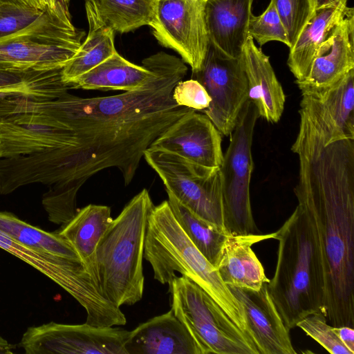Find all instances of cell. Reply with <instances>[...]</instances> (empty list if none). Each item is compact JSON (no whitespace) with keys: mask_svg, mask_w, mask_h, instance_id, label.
Returning <instances> with one entry per match:
<instances>
[{"mask_svg":"<svg viewBox=\"0 0 354 354\" xmlns=\"http://www.w3.org/2000/svg\"><path fill=\"white\" fill-rule=\"evenodd\" d=\"M248 34L261 46L270 41H278L290 48L286 31L272 0L259 16H251Z\"/></svg>","mask_w":354,"mask_h":354,"instance_id":"cell-31","label":"cell"},{"mask_svg":"<svg viewBox=\"0 0 354 354\" xmlns=\"http://www.w3.org/2000/svg\"><path fill=\"white\" fill-rule=\"evenodd\" d=\"M112 220L109 206L89 204L77 209L75 216L57 232L74 249L98 286L96 249Z\"/></svg>","mask_w":354,"mask_h":354,"instance_id":"cell-23","label":"cell"},{"mask_svg":"<svg viewBox=\"0 0 354 354\" xmlns=\"http://www.w3.org/2000/svg\"><path fill=\"white\" fill-rule=\"evenodd\" d=\"M167 193V201L176 221L195 247L216 268L223 245L230 235L196 216L170 192Z\"/></svg>","mask_w":354,"mask_h":354,"instance_id":"cell-28","label":"cell"},{"mask_svg":"<svg viewBox=\"0 0 354 354\" xmlns=\"http://www.w3.org/2000/svg\"><path fill=\"white\" fill-rule=\"evenodd\" d=\"M2 1H3V0H0V3H1Z\"/></svg>","mask_w":354,"mask_h":354,"instance_id":"cell-39","label":"cell"},{"mask_svg":"<svg viewBox=\"0 0 354 354\" xmlns=\"http://www.w3.org/2000/svg\"><path fill=\"white\" fill-rule=\"evenodd\" d=\"M267 283L258 291L228 287L243 306L248 329L259 354H295L290 330L277 310Z\"/></svg>","mask_w":354,"mask_h":354,"instance_id":"cell-16","label":"cell"},{"mask_svg":"<svg viewBox=\"0 0 354 354\" xmlns=\"http://www.w3.org/2000/svg\"><path fill=\"white\" fill-rule=\"evenodd\" d=\"M39 1L44 9L47 8L55 10L59 6L68 7L70 0H39Z\"/></svg>","mask_w":354,"mask_h":354,"instance_id":"cell-36","label":"cell"},{"mask_svg":"<svg viewBox=\"0 0 354 354\" xmlns=\"http://www.w3.org/2000/svg\"><path fill=\"white\" fill-rule=\"evenodd\" d=\"M172 97L179 106L195 111L205 110L211 102V97L205 87L193 78L179 81L174 88Z\"/></svg>","mask_w":354,"mask_h":354,"instance_id":"cell-34","label":"cell"},{"mask_svg":"<svg viewBox=\"0 0 354 354\" xmlns=\"http://www.w3.org/2000/svg\"><path fill=\"white\" fill-rule=\"evenodd\" d=\"M71 145L69 131L48 116L25 113L0 118V158Z\"/></svg>","mask_w":354,"mask_h":354,"instance_id":"cell-15","label":"cell"},{"mask_svg":"<svg viewBox=\"0 0 354 354\" xmlns=\"http://www.w3.org/2000/svg\"><path fill=\"white\" fill-rule=\"evenodd\" d=\"M348 8L347 0H315L313 17L290 48L287 64L295 81L305 78L313 60L329 49L335 27Z\"/></svg>","mask_w":354,"mask_h":354,"instance_id":"cell-17","label":"cell"},{"mask_svg":"<svg viewBox=\"0 0 354 354\" xmlns=\"http://www.w3.org/2000/svg\"><path fill=\"white\" fill-rule=\"evenodd\" d=\"M142 64L151 75L139 89L95 97L67 92L41 102L18 97L9 115H44L69 131L72 145L62 148L70 164L72 186L77 192L89 178L111 167L120 170L128 185L153 142L194 110L179 106L172 97L174 88L187 72L182 59L161 51L143 59Z\"/></svg>","mask_w":354,"mask_h":354,"instance_id":"cell-1","label":"cell"},{"mask_svg":"<svg viewBox=\"0 0 354 354\" xmlns=\"http://www.w3.org/2000/svg\"><path fill=\"white\" fill-rule=\"evenodd\" d=\"M292 151L299 159L294 192L315 229L324 279V310L333 326H354V140L325 145L300 113Z\"/></svg>","mask_w":354,"mask_h":354,"instance_id":"cell-2","label":"cell"},{"mask_svg":"<svg viewBox=\"0 0 354 354\" xmlns=\"http://www.w3.org/2000/svg\"><path fill=\"white\" fill-rule=\"evenodd\" d=\"M279 241L275 272L267 283L272 301L290 330L306 316L324 310V279L317 235L306 212L297 205L274 232Z\"/></svg>","mask_w":354,"mask_h":354,"instance_id":"cell-3","label":"cell"},{"mask_svg":"<svg viewBox=\"0 0 354 354\" xmlns=\"http://www.w3.org/2000/svg\"><path fill=\"white\" fill-rule=\"evenodd\" d=\"M129 332L118 327L51 322L28 328L19 346L27 354H127Z\"/></svg>","mask_w":354,"mask_h":354,"instance_id":"cell-12","label":"cell"},{"mask_svg":"<svg viewBox=\"0 0 354 354\" xmlns=\"http://www.w3.org/2000/svg\"><path fill=\"white\" fill-rule=\"evenodd\" d=\"M62 68L0 71V94L23 95L35 102L55 99L71 89L62 80Z\"/></svg>","mask_w":354,"mask_h":354,"instance_id":"cell-27","label":"cell"},{"mask_svg":"<svg viewBox=\"0 0 354 354\" xmlns=\"http://www.w3.org/2000/svg\"><path fill=\"white\" fill-rule=\"evenodd\" d=\"M15 346L10 344L6 339L0 337V354H12Z\"/></svg>","mask_w":354,"mask_h":354,"instance_id":"cell-37","label":"cell"},{"mask_svg":"<svg viewBox=\"0 0 354 354\" xmlns=\"http://www.w3.org/2000/svg\"><path fill=\"white\" fill-rule=\"evenodd\" d=\"M169 286L171 309L202 354H259L255 343L191 279L176 275Z\"/></svg>","mask_w":354,"mask_h":354,"instance_id":"cell-7","label":"cell"},{"mask_svg":"<svg viewBox=\"0 0 354 354\" xmlns=\"http://www.w3.org/2000/svg\"><path fill=\"white\" fill-rule=\"evenodd\" d=\"M104 22L114 32L125 33L153 19L158 0H94Z\"/></svg>","mask_w":354,"mask_h":354,"instance_id":"cell-29","label":"cell"},{"mask_svg":"<svg viewBox=\"0 0 354 354\" xmlns=\"http://www.w3.org/2000/svg\"><path fill=\"white\" fill-rule=\"evenodd\" d=\"M354 69V9L348 7L333 32L330 48L313 62L309 72L295 81L301 93L324 91Z\"/></svg>","mask_w":354,"mask_h":354,"instance_id":"cell-18","label":"cell"},{"mask_svg":"<svg viewBox=\"0 0 354 354\" xmlns=\"http://www.w3.org/2000/svg\"><path fill=\"white\" fill-rule=\"evenodd\" d=\"M0 233L26 249L50 259L80 260L71 245L57 232H48L31 225L12 213L0 211Z\"/></svg>","mask_w":354,"mask_h":354,"instance_id":"cell-26","label":"cell"},{"mask_svg":"<svg viewBox=\"0 0 354 354\" xmlns=\"http://www.w3.org/2000/svg\"><path fill=\"white\" fill-rule=\"evenodd\" d=\"M151 71L145 65H136L117 51L103 62L69 83L71 88L131 91L141 88Z\"/></svg>","mask_w":354,"mask_h":354,"instance_id":"cell-25","label":"cell"},{"mask_svg":"<svg viewBox=\"0 0 354 354\" xmlns=\"http://www.w3.org/2000/svg\"><path fill=\"white\" fill-rule=\"evenodd\" d=\"M286 31L290 48L313 17L315 0H272Z\"/></svg>","mask_w":354,"mask_h":354,"instance_id":"cell-30","label":"cell"},{"mask_svg":"<svg viewBox=\"0 0 354 354\" xmlns=\"http://www.w3.org/2000/svg\"><path fill=\"white\" fill-rule=\"evenodd\" d=\"M88 32L76 54L63 67L62 77L69 84L116 52L114 31L100 16L94 0H86Z\"/></svg>","mask_w":354,"mask_h":354,"instance_id":"cell-24","label":"cell"},{"mask_svg":"<svg viewBox=\"0 0 354 354\" xmlns=\"http://www.w3.org/2000/svg\"><path fill=\"white\" fill-rule=\"evenodd\" d=\"M254 0H205L209 43L225 55L239 58L249 37Z\"/></svg>","mask_w":354,"mask_h":354,"instance_id":"cell-21","label":"cell"},{"mask_svg":"<svg viewBox=\"0 0 354 354\" xmlns=\"http://www.w3.org/2000/svg\"><path fill=\"white\" fill-rule=\"evenodd\" d=\"M154 205L143 189L112 220L96 249L98 283L103 296L120 307L142 298V268L148 218Z\"/></svg>","mask_w":354,"mask_h":354,"instance_id":"cell-5","label":"cell"},{"mask_svg":"<svg viewBox=\"0 0 354 354\" xmlns=\"http://www.w3.org/2000/svg\"><path fill=\"white\" fill-rule=\"evenodd\" d=\"M221 136L206 115L192 110L168 127L150 147L200 165L220 168L223 160Z\"/></svg>","mask_w":354,"mask_h":354,"instance_id":"cell-14","label":"cell"},{"mask_svg":"<svg viewBox=\"0 0 354 354\" xmlns=\"http://www.w3.org/2000/svg\"><path fill=\"white\" fill-rule=\"evenodd\" d=\"M334 328L341 342L354 354L353 328L346 326Z\"/></svg>","mask_w":354,"mask_h":354,"instance_id":"cell-35","label":"cell"},{"mask_svg":"<svg viewBox=\"0 0 354 354\" xmlns=\"http://www.w3.org/2000/svg\"><path fill=\"white\" fill-rule=\"evenodd\" d=\"M274 239V232L229 236L223 245L216 270L227 286L258 291L270 279L252 246Z\"/></svg>","mask_w":354,"mask_h":354,"instance_id":"cell-22","label":"cell"},{"mask_svg":"<svg viewBox=\"0 0 354 354\" xmlns=\"http://www.w3.org/2000/svg\"><path fill=\"white\" fill-rule=\"evenodd\" d=\"M192 78L205 87L211 97L203 113L222 136H230L248 100V81L241 56H227L209 43L202 67L192 74Z\"/></svg>","mask_w":354,"mask_h":354,"instance_id":"cell-10","label":"cell"},{"mask_svg":"<svg viewBox=\"0 0 354 354\" xmlns=\"http://www.w3.org/2000/svg\"><path fill=\"white\" fill-rule=\"evenodd\" d=\"M44 10L8 1H2L0 3V37L12 34L28 26Z\"/></svg>","mask_w":354,"mask_h":354,"instance_id":"cell-33","label":"cell"},{"mask_svg":"<svg viewBox=\"0 0 354 354\" xmlns=\"http://www.w3.org/2000/svg\"><path fill=\"white\" fill-rule=\"evenodd\" d=\"M306 335L332 354H353L339 339L333 326L322 313L309 315L297 323Z\"/></svg>","mask_w":354,"mask_h":354,"instance_id":"cell-32","label":"cell"},{"mask_svg":"<svg viewBox=\"0 0 354 354\" xmlns=\"http://www.w3.org/2000/svg\"><path fill=\"white\" fill-rule=\"evenodd\" d=\"M84 35L73 24L68 7L46 8L28 26L0 37V71L62 68L77 52Z\"/></svg>","mask_w":354,"mask_h":354,"instance_id":"cell-6","label":"cell"},{"mask_svg":"<svg viewBox=\"0 0 354 354\" xmlns=\"http://www.w3.org/2000/svg\"><path fill=\"white\" fill-rule=\"evenodd\" d=\"M143 158L167 192L196 216L225 231L220 168L200 165L152 147Z\"/></svg>","mask_w":354,"mask_h":354,"instance_id":"cell-9","label":"cell"},{"mask_svg":"<svg viewBox=\"0 0 354 354\" xmlns=\"http://www.w3.org/2000/svg\"><path fill=\"white\" fill-rule=\"evenodd\" d=\"M299 111L316 128L325 145L354 140V69L324 91L301 93Z\"/></svg>","mask_w":354,"mask_h":354,"instance_id":"cell-13","label":"cell"},{"mask_svg":"<svg viewBox=\"0 0 354 354\" xmlns=\"http://www.w3.org/2000/svg\"><path fill=\"white\" fill-rule=\"evenodd\" d=\"M124 349L127 354H202L171 309L130 331Z\"/></svg>","mask_w":354,"mask_h":354,"instance_id":"cell-19","label":"cell"},{"mask_svg":"<svg viewBox=\"0 0 354 354\" xmlns=\"http://www.w3.org/2000/svg\"><path fill=\"white\" fill-rule=\"evenodd\" d=\"M259 118L257 107L248 100L230 135V144L220 167L224 229L230 236L259 234L252 212L250 191L254 169L252 145Z\"/></svg>","mask_w":354,"mask_h":354,"instance_id":"cell-8","label":"cell"},{"mask_svg":"<svg viewBox=\"0 0 354 354\" xmlns=\"http://www.w3.org/2000/svg\"><path fill=\"white\" fill-rule=\"evenodd\" d=\"M13 2L17 4L33 7L39 10H44L41 6L39 0H3Z\"/></svg>","mask_w":354,"mask_h":354,"instance_id":"cell-38","label":"cell"},{"mask_svg":"<svg viewBox=\"0 0 354 354\" xmlns=\"http://www.w3.org/2000/svg\"><path fill=\"white\" fill-rule=\"evenodd\" d=\"M246 75L248 100L257 107L259 117L278 122L283 114L286 95L269 57L254 44L249 35L241 54Z\"/></svg>","mask_w":354,"mask_h":354,"instance_id":"cell-20","label":"cell"},{"mask_svg":"<svg viewBox=\"0 0 354 354\" xmlns=\"http://www.w3.org/2000/svg\"><path fill=\"white\" fill-rule=\"evenodd\" d=\"M205 0H158L150 26L162 46L178 53L198 72L209 46L205 17Z\"/></svg>","mask_w":354,"mask_h":354,"instance_id":"cell-11","label":"cell"},{"mask_svg":"<svg viewBox=\"0 0 354 354\" xmlns=\"http://www.w3.org/2000/svg\"><path fill=\"white\" fill-rule=\"evenodd\" d=\"M144 258L151 264L154 279L162 284L169 285L176 272L196 283L254 342L242 304L187 236L167 201L154 206L149 214Z\"/></svg>","mask_w":354,"mask_h":354,"instance_id":"cell-4","label":"cell"}]
</instances>
